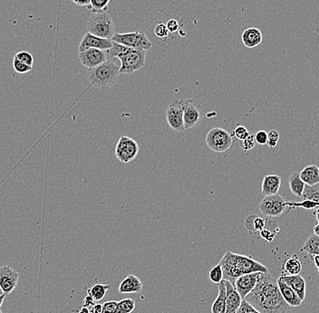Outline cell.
Returning a JSON list of instances; mask_svg holds the SVG:
<instances>
[{
    "instance_id": "6da1fadb",
    "label": "cell",
    "mask_w": 319,
    "mask_h": 313,
    "mask_svg": "<svg viewBox=\"0 0 319 313\" xmlns=\"http://www.w3.org/2000/svg\"><path fill=\"white\" fill-rule=\"evenodd\" d=\"M261 313H287L289 305L283 299L276 279L261 272L255 288L244 298Z\"/></svg>"
},
{
    "instance_id": "7a4b0ae2",
    "label": "cell",
    "mask_w": 319,
    "mask_h": 313,
    "mask_svg": "<svg viewBox=\"0 0 319 313\" xmlns=\"http://www.w3.org/2000/svg\"><path fill=\"white\" fill-rule=\"evenodd\" d=\"M219 265L223 271V280L229 281L234 286L236 280L244 274L252 272H268V269L250 256L227 252Z\"/></svg>"
},
{
    "instance_id": "3957f363",
    "label": "cell",
    "mask_w": 319,
    "mask_h": 313,
    "mask_svg": "<svg viewBox=\"0 0 319 313\" xmlns=\"http://www.w3.org/2000/svg\"><path fill=\"white\" fill-rule=\"evenodd\" d=\"M121 62L116 57H110L105 63L89 69L87 79L91 85L101 90L111 89L116 85L120 76Z\"/></svg>"
},
{
    "instance_id": "277c9868",
    "label": "cell",
    "mask_w": 319,
    "mask_h": 313,
    "mask_svg": "<svg viewBox=\"0 0 319 313\" xmlns=\"http://www.w3.org/2000/svg\"><path fill=\"white\" fill-rule=\"evenodd\" d=\"M110 57H116L121 62L120 74L131 75L142 69L146 64V51L129 48L112 42V46L108 50Z\"/></svg>"
},
{
    "instance_id": "5b68a950",
    "label": "cell",
    "mask_w": 319,
    "mask_h": 313,
    "mask_svg": "<svg viewBox=\"0 0 319 313\" xmlns=\"http://www.w3.org/2000/svg\"><path fill=\"white\" fill-rule=\"evenodd\" d=\"M87 32L97 38L112 39L115 35L112 17L106 12L94 13L87 22Z\"/></svg>"
},
{
    "instance_id": "8992f818",
    "label": "cell",
    "mask_w": 319,
    "mask_h": 313,
    "mask_svg": "<svg viewBox=\"0 0 319 313\" xmlns=\"http://www.w3.org/2000/svg\"><path fill=\"white\" fill-rule=\"evenodd\" d=\"M205 142L208 148L217 153L228 151L233 145V137L222 128H213L206 135Z\"/></svg>"
},
{
    "instance_id": "52a82bcc",
    "label": "cell",
    "mask_w": 319,
    "mask_h": 313,
    "mask_svg": "<svg viewBox=\"0 0 319 313\" xmlns=\"http://www.w3.org/2000/svg\"><path fill=\"white\" fill-rule=\"evenodd\" d=\"M111 40L112 42L117 43L119 45H122L126 47L133 48L137 50L148 51L153 46L149 38L143 31L115 34Z\"/></svg>"
},
{
    "instance_id": "ba28073f",
    "label": "cell",
    "mask_w": 319,
    "mask_h": 313,
    "mask_svg": "<svg viewBox=\"0 0 319 313\" xmlns=\"http://www.w3.org/2000/svg\"><path fill=\"white\" fill-rule=\"evenodd\" d=\"M287 207V202L283 196L278 194L265 196L259 205V209L261 215L267 218L281 217L282 215L286 212Z\"/></svg>"
},
{
    "instance_id": "9c48e42d",
    "label": "cell",
    "mask_w": 319,
    "mask_h": 313,
    "mask_svg": "<svg viewBox=\"0 0 319 313\" xmlns=\"http://www.w3.org/2000/svg\"><path fill=\"white\" fill-rule=\"evenodd\" d=\"M139 145L133 138L122 136L119 138L115 147V156L123 164L132 162L139 153Z\"/></svg>"
},
{
    "instance_id": "30bf717a",
    "label": "cell",
    "mask_w": 319,
    "mask_h": 313,
    "mask_svg": "<svg viewBox=\"0 0 319 313\" xmlns=\"http://www.w3.org/2000/svg\"><path fill=\"white\" fill-rule=\"evenodd\" d=\"M183 110L184 129L189 130L197 125L202 116V109L196 100H181Z\"/></svg>"
},
{
    "instance_id": "8fae6325",
    "label": "cell",
    "mask_w": 319,
    "mask_h": 313,
    "mask_svg": "<svg viewBox=\"0 0 319 313\" xmlns=\"http://www.w3.org/2000/svg\"><path fill=\"white\" fill-rule=\"evenodd\" d=\"M165 117L168 125L173 131L182 132L185 130L181 100H174L170 102L166 109Z\"/></svg>"
},
{
    "instance_id": "7c38bea8",
    "label": "cell",
    "mask_w": 319,
    "mask_h": 313,
    "mask_svg": "<svg viewBox=\"0 0 319 313\" xmlns=\"http://www.w3.org/2000/svg\"><path fill=\"white\" fill-rule=\"evenodd\" d=\"M78 57L81 64L87 69H92L106 61L108 59V51L96 48H89L85 51L79 52Z\"/></svg>"
},
{
    "instance_id": "4fadbf2b",
    "label": "cell",
    "mask_w": 319,
    "mask_h": 313,
    "mask_svg": "<svg viewBox=\"0 0 319 313\" xmlns=\"http://www.w3.org/2000/svg\"><path fill=\"white\" fill-rule=\"evenodd\" d=\"M19 274L10 266H1L0 267V287L5 295L10 294L18 283Z\"/></svg>"
},
{
    "instance_id": "5bb4252c",
    "label": "cell",
    "mask_w": 319,
    "mask_h": 313,
    "mask_svg": "<svg viewBox=\"0 0 319 313\" xmlns=\"http://www.w3.org/2000/svg\"><path fill=\"white\" fill-rule=\"evenodd\" d=\"M261 272H252L239 277L235 281L234 287L239 292V295L244 300V298L250 293L258 283Z\"/></svg>"
},
{
    "instance_id": "9a60e30c",
    "label": "cell",
    "mask_w": 319,
    "mask_h": 313,
    "mask_svg": "<svg viewBox=\"0 0 319 313\" xmlns=\"http://www.w3.org/2000/svg\"><path fill=\"white\" fill-rule=\"evenodd\" d=\"M112 46V41L111 39H105V38H97L96 36L91 35L90 33H86L82 41L80 43L78 51L82 52L89 48H96L100 50L108 51Z\"/></svg>"
},
{
    "instance_id": "2e32d148",
    "label": "cell",
    "mask_w": 319,
    "mask_h": 313,
    "mask_svg": "<svg viewBox=\"0 0 319 313\" xmlns=\"http://www.w3.org/2000/svg\"><path fill=\"white\" fill-rule=\"evenodd\" d=\"M226 287V313H237L242 298L229 281L224 280Z\"/></svg>"
},
{
    "instance_id": "e0dca14e",
    "label": "cell",
    "mask_w": 319,
    "mask_h": 313,
    "mask_svg": "<svg viewBox=\"0 0 319 313\" xmlns=\"http://www.w3.org/2000/svg\"><path fill=\"white\" fill-rule=\"evenodd\" d=\"M278 279L282 281L287 283V285L291 287L293 290L298 294V297L304 302L306 298V289H307V283L303 277L299 274L297 275H281Z\"/></svg>"
},
{
    "instance_id": "ac0fdd59",
    "label": "cell",
    "mask_w": 319,
    "mask_h": 313,
    "mask_svg": "<svg viewBox=\"0 0 319 313\" xmlns=\"http://www.w3.org/2000/svg\"><path fill=\"white\" fill-rule=\"evenodd\" d=\"M277 281L279 291L281 292L282 297L289 305V307H299L303 302L300 298L298 297L296 292L291 287L288 286L287 283L282 281L280 279H277Z\"/></svg>"
},
{
    "instance_id": "d6986e66",
    "label": "cell",
    "mask_w": 319,
    "mask_h": 313,
    "mask_svg": "<svg viewBox=\"0 0 319 313\" xmlns=\"http://www.w3.org/2000/svg\"><path fill=\"white\" fill-rule=\"evenodd\" d=\"M263 39L262 33L259 28L256 27H250L246 29L244 32L241 35V41L247 48L257 47L261 45Z\"/></svg>"
},
{
    "instance_id": "ffe728a7",
    "label": "cell",
    "mask_w": 319,
    "mask_h": 313,
    "mask_svg": "<svg viewBox=\"0 0 319 313\" xmlns=\"http://www.w3.org/2000/svg\"><path fill=\"white\" fill-rule=\"evenodd\" d=\"M281 185V179L277 175H267L264 177L261 191L265 196L276 195L279 191Z\"/></svg>"
},
{
    "instance_id": "44dd1931",
    "label": "cell",
    "mask_w": 319,
    "mask_h": 313,
    "mask_svg": "<svg viewBox=\"0 0 319 313\" xmlns=\"http://www.w3.org/2000/svg\"><path fill=\"white\" fill-rule=\"evenodd\" d=\"M143 291V283L137 276L130 274L125 277L119 286L121 293H138Z\"/></svg>"
},
{
    "instance_id": "7402d4cb",
    "label": "cell",
    "mask_w": 319,
    "mask_h": 313,
    "mask_svg": "<svg viewBox=\"0 0 319 313\" xmlns=\"http://www.w3.org/2000/svg\"><path fill=\"white\" fill-rule=\"evenodd\" d=\"M300 179L308 186H314L319 183V167L316 165H309L299 172Z\"/></svg>"
},
{
    "instance_id": "603a6c76",
    "label": "cell",
    "mask_w": 319,
    "mask_h": 313,
    "mask_svg": "<svg viewBox=\"0 0 319 313\" xmlns=\"http://www.w3.org/2000/svg\"><path fill=\"white\" fill-rule=\"evenodd\" d=\"M218 293L212 306V313H226V287L224 280L218 283Z\"/></svg>"
},
{
    "instance_id": "cb8c5ba5",
    "label": "cell",
    "mask_w": 319,
    "mask_h": 313,
    "mask_svg": "<svg viewBox=\"0 0 319 313\" xmlns=\"http://www.w3.org/2000/svg\"><path fill=\"white\" fill-rule=\"evenodd\" d=\"M288 186L290 188V191L292 193L294 196H298V197H301L302 194H303L304 188L306 184L304 183L303 181L301 180L300 179V175L299 172H293L291 175L289 176L288 178Z\"/></svg>"
},
{
    "instance_id": "d4e9b609",
    "label": "cell",
    "mask_w": 319,
    "mask_h": 313,
    "mask_svg": "<svg viewBox=\"0 0 319 313\" xmlns=\"http://www.w3.org/2000/svg\"><path fill=\"white\" fill-rule=\"evenodd\" d=\"M283 271L286 275H297L302 271V265L298 258V255H293L283 266Z\"/></svg>"
},
{
    "instance_id": "484cf974",
    "label": "cell",
    "mask_w": 319,
    "mask_h": 313,
    "mask_svg": "<svg viewBox=\"0 0 319 313\" xmlns=\"http://www.w3.org/2000/svg\"><path fill=\"white\" fill-rule=\"evenodd\" d=\"M279 232V227L275 221L266 219V226L261 231V236L266 242L271 243L276 234Z\"/></svg>"
},
{
    "instance_id": "4316f807",
    "label": "cell",
    "mask_w": 319,
    "mask_h": 313,
    "mask_svg": "<svg viewBox=\"0 0 319 313\" xmlns=\"http://www.w3.org/2000/svg\"><path fill=\"white\" fill-rule=\"evenodd\" d=\"M302 251L309 254L311 257L319 255V236L317 234H310L308 240L305 242Z\"/></svg>"
},
{
    "instance_id": "83f0119b",
    "label": "cell",
    "mask_w": 319,
    "mask_h": 313,
    "mask_svg": "<svg viewBox=\"0 0 319 313\" xmlns=\"http://www.w3.org/2000/svg\"><path fill=\"white\" fill-rule=\"evenodd\" d=\"M266 219L259 218L256 216H250L249 218H247L246 221H245L246 227L251 233L258 232V231L261 232V230L266 226Z\"/></svg>"
},
{
    "instance_id": "f1b7e54d",
    "label": "cell",
    "mask_w": 319,
    "mask_h": 313,
    "mask_svg": "<svg viewBox=\"0 0 319 313\" xmlns=\"http://www.w3.org/2000/svg\"><path fill=\"white\" fill-rule=\"evenodd\" d=\"M300 199H301V201L309 200V201L315 202L319 205V183L314 186L306 185Z\"/></svg>"
},
{
    "instance_id": "f546056e",
    "label": "cell",
    "mask_w": 319,
    "mask_h": 313,
    "mask_svg": "<svg viewBox=\"0 0 319 313\" xmlns=\"http://www.w3.org/2000/svg\"><path fill=\"white\" fill-rule=\"evenodd\" d=\"M110 288H111L110 284L96 283L88 291V294L94 298L96 302H99L106 296V293Z\"/></svg>"
},
{
    "instance_id": "4dcf8cb0",
    "label": "cell",
    "mask_w": 319,
    "mask_h": 313,
    "mask_svg": "<svg viewBox=\"0 0 319 313\" xmlns=\"http://www.w3.org/2000/svg\"><path fill=\"white\" fill-rule=\"evenodd\" d=\"M111 0H91L87 8L94 13H103L108 9V5Z\"/></svg>"
},
{
    "instance_id": "1f68e13d",
    "label": "cell",
    "mask_w": 319,
    "mask_h": 313,
    "mask_svg": "<svg viewBox=\"0 0 319 313\" xmlns=\"http://www.w3.org/2000/svg\"><path fill=\"white\" fill-rule=\"evenodd\" d=\"M135 309V301L133 299H122L117 306V313H131Z\"/></svg>"
},
{
    "instance_id": "d6a6232c",
    "label": "cell",
    "mask_w": 319,
    "mask_h": 313,
    "mask_svg": "<svg viewBox=\"0 0 319 313\" xmlns=\"http://www.w3.org/2000/svg\"><path fill=\"white\" fill-rule=\"evenodd\" d=\"M210 279L214 283H218V284L223 280V271L219 264L214 266L210 271Z\"/></svg>"
},
{
    "instance_id": "836d02e7",
    "label": "cell",
    "mask_w": 319,
    "mask_h": 313,
    "mask_svg": "<svg viewBox=\"0 0 319 313\" xmlns=\"http://www.w3.org/2000/svg\"><path fill=\"white\" fill-rule=\"evenodd\" d=\"M13 68L16 71V73L23 75V74H27V73H29L30 71H32L33 67L27 65L25 63H23L21 61H19L18 59L14 56V59H13Z\"/></svg>"
},
{
    "instance_id": "e575fe53",
    "label": "cell",
    "mask_w": 319,
    "mask_h": 313,
    "mask_svg": "<svg viewBox=\"0 0 319 313\" xmlns=\"http://www.w3.org/2000/svg\"><path fill=\"white\" fill-rule=\"evenodd\" d=\"M255 134L250 133L248 138H245L243 140H240V147L244 151H249L250 149L255 147Z\"/></svg>"
},
{
    "instance_id": "d590c367",
    "label": "cell",
    "mask_w": 319,
    "mask_h": 313,
    "mask_svg": "<svg viewBox=\"0 0 319 313\" xmlns=\"http://www.w3.org/2000/svg\"><path fill=\"white\" fill-rule=\"evenodd\" d=\"M279 133L276 130H271L267 133V142L266 145L270 148L274 149L277 145V142L279 140Z\"/></svg>"
},
{
    "instance_id": "8d00e7d4",
    "label": "cell",
    "mask_w": 319,
    "mask_h": 313,
    "mask_svg": "<svg viewBox=\"0 0 319 313\" xmlns=\"http://www.w3.org/2000/svg\"><path fill=\"white\" fill-rule=\"evenodd\" d=\"M16 58L18 59L19 61H21L23 63L29 65V66H32L34 64V57H33L32 54L28 52H25V51H22V52H19V53H16L15 55Z\"/></svg>"
},
{
    "instance_id": "74e56055",
    "label": "cell",
    "mask_w": 319,
    "mask_h": 313,
    "mask_svg": "<svg viewBox=\"0 0 319 313\" xmlns=\"http://www.w3.org/2000/svg\"><path fill=\"white\" fill-rule=\"evenodd\" d=\"M155 36L157 38H166L169 37V30L168 28L166 27L165 24H162V23H159L158 25H156V27L155 28Z\"/></svg>"
},
{
    "instance_id": "f35d334b",
    "label": "cell",
    "mask_w": 319,
    "mask_h": 313,
    "mask_svg": "<svg viewBox=\"0 0 319 313\" xmlns=\"http://www.w3.org/2000/svg\"><path fill=\"white\" fill-rule=\"evenodd\" d=\"M118 303L115 301H108L103 304L101 313H117Z\"/></svg>"
},
{
    "instance_id": "ab89813d",
    "label": "cell",
    "mask_w": 319,
    "mask_h": 313,
    "mask_svg": "<svg viewBox=\"0 0 319 313\" xmlns=\"http://www.w3.org/2000/svg\"><path fill=\"white\" fill-rule=\"evenodd\" d=\"M250 133L247 130V128L241 125H238L237 127L235 128L234 130V136L236 138L240 140H243L246 138L249 137Z\"/></svg>"
},
{
    "instance_id": "60d3db41",
    "label": "cell",
    "mask_w": 319,
    "mask_h": 313,
    "mask_svg": "<svg viewBox=\"0 0 319 313\" xmlns=\"http://www.w3.org/2000/svg\"><path fill=\"white\" fill-rule=\"evenodd\" d=\"M237 313H259L250 303H248L247 301L242 300L241 304L239 306V310Z\"/></svg>"
},
{
    "instance_id": "b9f144b4",
    "label": "cell",
    "mask_w": 319,
    "mask_h": 313,
    "mask_svg": "<svg viewBox=\"0 0 319 313\" xmlns=\"http://www.w3.org/2000/svg\"><path fill=\"white\" fill-rule=\"evenodd\" d=\"M256 143L266 145L267 142V133L265 131H260L255 134Z\"/></svg>"
},
{
    "instance_id": "7bdbcfd3",
    "label": "cell",
    "mask_w": 319,
    "mask_h": 313,
    "mask_svg": "<svg viewBox=\"0 0 319 313\" xmlns=\"http://www.w3.org/2000/svg\"><path fill=\"white\" fill-rule=\"evenodd\" d=\"M166 27L168 28L169 32L175 33L179 30L180 25H179V22L177 21L176 19H170L169 21L167 22Z\"/></svg>"
},
{
    "instance_id": "ee69618b",
    "label": "cell",
    "mask_w": 319,
    "mask_h": 313,
    "mask_svg": "<svg viewBox=\"0 0 319 313\" xmlns=\"http://www.w3.org/2000/svg\"><path fill=\"white\" fill-rule=\"evenodd\" d=\"M95 300H94V298L92 297L91 295H87L86 297L85 298V300H84V307L85 308H87V309H91L94 305H95Z\"/></svg>"
},
{
    "instance_id": "f6af8a7d",
    "label": "cell",
    "mask_w": 319,
    "mask_h": 313,
    "mask_svg": "<svg viewBox=\"0 0 319 313\" xmlns=\"http://www.w3.org/2000/svg\"><path fill=\"white\" fill-rule=\"evenodd\" d=\"M75 5H80V6H87L90 4L91 0H71Z\"/></svg>"
},
{
    "instance_id": "bcb514c9",
    "label": "cell",
    "mask_w": 319,
    "mask_h": 313,
    "mask_svg": "<svg viewBox=\"0 0 319 313\" xmlns=\"http://www.w3.org/2000/svg\"><path fill=\"white\" fill-rule=\"evenodd\" d=\"M102 309H103V304H95V305L90 309V313H101Z\"/></svg>"
},
{
    "instance_id": "7dc6e473",
    "label": "cell",
    "mask_w": 319,
    "mask_h": 313,
    "mask_svg": "<svg viewBox=\"0 0 319 313\" xmlns=\"http://www.w3.org/2000/svg\"><path fill=\"white\" fill-rule=\"evenodd\" d=\"M311 258H312V260L314 261L316 266H317L318 268H319V255H314V256H312Z\"/></svg>"
},
{
    "instance_id": "c3c4849f",
    "label": "cell",
    "mask_w": 319,
    "mask_h": 313,
    "mask_svg": "<svg viewBox=\"0 0 319 313\" xmlns=\"http://www.w3.org/2000/svg\"><path fill=\"white\" fill-rule=\"evenodd\" d=\"M313 234H317L319 236V223L317 224L313 227Z\"/></svg>"
},
{
    "instance_id": "681fc988",
    "label": "cell",
    "mask_w": 319,
    "mask_h": 313,
    "mask_svg": "<svg viewBox=\"0 0 319 313\" xmlns=\"http://www.w3.org/2000/svg\"><path fill=\"white\" fill-rule=\"evenodd\" d=\"M79 313H91L90 310H89V309L85 308V307H83V309H82V310L80 311Z\"/></svg>"
},
{
    "instance_id": "f907efd6",
    "label": "cell",
    "mask_w": 319,
    "mask_h": 313,
    "mask_svg": "<svg viewBox=\"0 0 319 313\" xmlns=\"http://www.w3.org/2000/svg\"><path fill=\"white\" fill-rule=\"evenodd\" d=\"M5 294H3V295H1V296H0V308H1L2 304H3V302H4V300H5Z\"/></svg>"
},
{
    "instance_id": "816d5d0a",
    "label": "cell",
    "mask_w": 319,
    "mask_h": 313,
    "mask_svg": "<svg viewBox=\"0 0 319 313\" xmlns=\"http://www.w3.org/2000/svg\"><path fill=\"white\" fill-rule=\"evenodd\" d=\"M316 218H317V220L319 223V209H318V211L316 213Z\"/></svg>"
},
{
    "instance_id": "f5cc1de1",
    "label": "cell",
    "mask_w": 319,
    "mask_h": 313,
    "mask_svg": "<svg viewBox=\"0 0 319 313\" xmlns=\"http://www.w3.org/2000/svg\"><path fill=\"white\" fill-rule=\"evenodd\" d=\"M3 294H4V292H3L2 289H1V287H0V296H1V295H3Z\"/></svg>"
},
{
    "instance_id": "db71d44e",
    "label": "cell",
    "mask_w": 319,
    "mask_h": 313,
    "mask_svg": "<svg viewBox=\"0 0 319 313\" xmlns=\"http://www.w3.org/2000/svg\"><path fill=\"white\" fill-rule=\"evenodd\" d=\"M0 313H3V312H2V311H1V310H0Z\"/></svg>"
},
{
    "instance_id": "11a10c76",
    "label": "cell",
    "mask_w": 319,
    "mask_h": 313,
    "mask_svg": "<svg viewBox=\"0 0 319 313\" xmlns=\"http://www.w3.org/2000/svg\"><path fill=\"white\" fill-rule=\"evenodd\" d=\"M318 270H319V268H318Z\"/></svg>"
},
{
    "instance_id": "9f6ffc18",
    "label": "cell",
    "mask_w": 319,
    "mask_h": 313,
    "mask_svg": "<svg viewBox=\"0 0 319 313\" xmlns=\"http://www.w3.org/2000/svg\"></svg>"
}]
</instances>
